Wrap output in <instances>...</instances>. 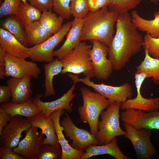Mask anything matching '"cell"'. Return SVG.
<instances>
[{
  "label": "cell",
  "instance_id": "d4e9b609",
  "mask_svg": "<svg viewBox=\"0 0 159 159\" xmlns=\"http://www.w3.org/2000/svg\"><path fill=\"white\" fill-rule=\"evenodd\" d=\"M24 28L28 46L40 44L52 36L45 30L38 21L26 24Z\"/></svg>",
  "mask_w": 159,
  "mask_h": 159
},
{
  "label": "cell",
  "instance_id": "74e56055",
  "mask_svg": "<svg viewBox=\"0 0 159 159\" xmlns=\"http://www.w3.org/2000/svg\"><path fill=\"white\" fill-rule=\"evenodd\" d=\"M0 159H24L14 152L13 148L9 147H0Z\"/></svg>",
  "mask_w": 159,
  "mask_h": 159
},
{
  "label": "cell",
  "instance_id": "7bdbcfd3",
  "mask_svg": "<svg viewBox=\"0 0 159 159\" xmlns=\"http://www.w3.org/2000/svg\"><path fill=\"white\" fill-rule=\"evenodd\" d=\"M152 2L155 4H158L159 2V0H150Z\"/></svg>",
  "mask_w": 159,
  "mask_h": 159
},
{
  "label": "cell",
  "instance_id": "83f0119b",
  "mask_svg": "<svg viewBox=\"0 0 159 159\" xmlns=\"http://www.w3.org/2000/svg\"><path fill=\"white\" fill-rule=\"evenodd\" d=\"M64 19L61 16H57L50 10L42 12L38 21L47 32L52 34L62 28Z\"/></svg>",
  "mask_w": 159,
  "mask_h": 159
},
{
  "label": "cell",
  "instance_id": "9c48e42d",
  "mask_svg": "<svg viewBox=\"0 0 159 159\" xmlns=\"http://www.w3.org/2000/svg\"><path fill=\"white\" fill-rule=\"evenodd\" d=\"M60 123L63 128L64 133L70 140H72L70 145L74 149L85 151V148L91 145H99L95 135L84 129L77 127L67 113Z\"/></svg>",
  "mask_w": 159,
  "mask_h": 159
},
{
  "label": "cell",
  "instance_id": "e0dca14e",
  "mask_svg": "<svg viewBox=\"0 0 159 159\" xmlns=\"http://www.w3.org/2000/svg\"><path fill=\"white\" fill-rule=\"evenodd\" d=\"M65 112L64 109H60L52 113L49 116L53 120L58 142L60 145L62 155L61 159H81L85 151H81L73 148L68 143L63 133V128L60 123V117Z\"/></svg>",
  "mask_w": 159,
  "mask_h": 159
},
{
  "label": "cell",
  "instance_id": "52a82bcc",
  "mask_svg": "<svg viewBox=\"0 0 159 159\" xmlns=\"http://www.w3.org/2000/svg\"><path fill=\"white\" fill-rule=\"evenodd\" d=\"M123 125L126 132L124 137L129 139L136 153V158L140 159H151L157 150L150 140L151 130L145 128L138 130L127 123Z\"/></svg>",
  "mask_w": 159,
  "mask_h": 159
},
{
  "label": "cell",
  "instance_id": "60d3db41",
  "mask_svg": "<svg viewBox=\"0 0 159 159\" xmlns=\"http://www.w3.org/2000/svg\"><path fill=\"white\" fill-rule=\"evenodd\" d=\"M11 117L9 114L0 110V135L4 128L9 122Z\"/></svg>",
  "mask_w": 159,
  "mask_h": 159
},
{
  "label": "cell",
  "instance_id": "30bf717a",
  "mask_svg": "<svg viewBox=\"0 0 159 159\" xmlns=\"http://www.w3.org/2000/svg\"><path fill=\"white\" fill-rule=\"evenodd\" d=\"M92 42L90 55L95 77L99 80H106L110 77L113 70L111 61L107 58L108 47L98 40H94Z\"/></svg>",
  "mask_w": 159,
  "mask_h": 159
},
{
  "label": "cell",
  "instance_id": "8d00e7d4",
  "mask_svg": "<svg viewBox=\"0 0 159 159\" xmlns=\"http://www.w3.org/2000/svg\"><path fill=\"white\" fill-rule=\"evenodd\" d=\"M32 6L41 12L52 10L53 9L52 0H27Z\"/></svg>",
  "mask_w": 159,
  "mask_h": 159
},
{
  "label": "cell",
  "instance_id": "ee69618b",
  "mask_svg": "<svg viewBox=\"0 0 159 159\" xmlns=\"http://www.w3.org/2000/svg\"><path fill=\"white\" fill-rule=\"evenodd\" d=\"M22 2H23L24 3H26L27 1V0H21Z\"/></svg>",
  "mask_w": 159,
  "mask_h": 159
},
{
  "label": "cell",
  "instance_id": "b9f144b4",
  "mask_svg": "<svg viewBox=\"0 0 159 159\" xmlns=\"http://www.w3.org/2000/svg\"><path fill=\"white\" fill-rule=\"evenodd\" d=\"M5 51L0 47V79L2 80L5 76Z\"/></svg>",
  "mask_w": 159,
  "mask_h": 159
},
{
  "label": "cell",
  "instance_id": "7402d4cb",
  "mask_svg": "<svg viewBox=\"0 0 159 159\" xmlns=\"http://www.w3.org/2000/svg\"><path fill=\"white\" fill-rule=\"evenodd\" d=\"M116 137L109 143L103 145L92 144L85 149V152L81 159H87L93 156L108 154L116 159H130V157L124 154L117 145Z\"/></svg>",
  "mask_w": 159,
  "mask_h": 159
},
{
  "label": "cell",
  "instance_id": "44dd1931",
  "mask_svg": "<svg viewBox=\"0 0 159 159\" xmlns=\"http://www.w3.org/2000/svg\"><path fill=\"white\" fill-rule=\"evenodd\" d=\"M0 47L12 56L26 59L29 58L30 48L20 42L11 34L0 28Z\"/></svg>",
  "mask_w": 159,
  "mask_h": 159
},
{
  "label": "cell",
  "instance_id": "7a4b0ae2",
  "mask_svg": "<svg viewBox=\"0 0 159 159\" xmlns=\"http://www.w3.org/2000/svg\"><path fill=\"white\" fill-rule=\"evenodd\" d=\"M118 15L109 10L107 6L95 12L89 11L83 18L81 41L97 40L108 47L114 37Z\"/></svg>",
  "mask_w": 159,
  "mask_h": 159
},
{
  "label": "cell",
  "instance_id": "836d02e7",
  "mask_svg": "<svg viewBox=\"0 0 159 159\" xmlns=\"http://www.w3.org/2000/svg\"><path fill=\"white\" fill-rule=\"evenodd\" d=\"M143 47L151 56L159 58V38H153L146 34L143 38Z\"/></svg>",
  "mask_w": 159,
  "mask_h": 159
},
{
  "label": "cell",
  "instance_id": "8992f818",
  "mask_svg": "<svg viewBox=\"0 0 159 159\" xmlns=\"http://www.w3.org/2000/svg\"><path fill=\"white\" fill-rule=\"evenodd\" d=\"M67 76L74 83L81 82L88 86L92 87L96 92L109 99L112 102H117L122 103L129 99L131 98L132 89L131 85L125 83L119 86L106 85L103 83L97 84L90 80L87 77L81 78L77 75L69 73Z\"/></svg>",
  "mask_w": 159,
  "mask_h": 159
},
{
  "label": "cell",
  "instance_id": "e575fe53",
  "mask_svg": "<svg viewBox=\"0 0 159 159\" xmlns=\"http://www.w3.org/2000/svg\"><path fill=\"white\" fill-rule=\"evenodd\" d=\"M72 0H52V9L64 19H69L71 16L70 4Z\"/></svg>",
  "mask_w": 159,
  "mask_h": 159
},
{
  "label": "cell",
  "instance_id": "484cf974",
  "mask_svg": "<svg viewBox=\"0 0 159 159\" xmlns=\"http://www.w3.org/2000/svg\"><path fill=\"white\" fill-rule=\"evenodd\" d=\"M44 67L45 75L44 96H54L56 93L53 85V79L55 76L61 73L62 69V63L60 60L56 58L53 61L46 63Z\"/></svg>",
  "mask_w": 159,
  "mask_h": 159
},
{
  "label": "cell",
  "instance_id": "f1b7e54d",
  "mask_svg": "<svg viewBox=\"0 0 159 159\" xmlns=\"http://www.w3.org/2000/svg\"><path fill=\"white\" fill-rule=\"evenodd\" d=\"M42 13L27 1L22 2L14 15L24 27L27 24L38 21Z\"/></svg>",
  "mask_w": 159,
  "mask_h": 159
},
{
  "label": "cell",
  "instance_id": "ffe728a7",
  "mask_svg": "<svg viewBox=\"0 0 159 159\" xmlns=\"http://www.w3.org/2000/svg\"><path fill=\"white\" fill-rule=\"evenodd\" d=\"M84 22L83 19L74 18L67 38L62 45L58 49L54 50L53 56L61 59L70 53L81 41V32Z\"/></svg>",
  "mask_w": 159,
  "mask_h": 159
},
{
  "label": "cell",
  "instance_id": "f546056e",
  "mask_svg": "<svg viewBox=\"0 0 159 159\" xmlns=\"http://www.w3.org/2000/svg\"><path fill=\"white\" fill-rule=\"evenodd\" d=\"M2 27L11 34L22 44L28 47L24 27L15 15L7 18L3 22Z\"/></svg>",
  "mask_w": 159,
  "mask_h": 159
},
{
  "label": "cell",
  "instance_id": "2e32d148",
  "mask_svg": "<svg viewBox=\"0 0 159 159\" xmlns=\"http://www.w3.org/2000/svg\"><path fill=\"white\" fill-rule=\"evenodd\" d=\"M76 87V83H74L70 89L61 97L52 101L44 102L40 98L42 95L37 94L33 98L34 102L38 106L41 112H43L49 116L54 111L64 109L67 112L72 113V112L73 104L71 101L75 97L76 94L73 92Z\"/></svg>",
  "mask_w": 159,
  "mask_h": 159
},
{
  "label": "cell",
  "instance_id": "4dcf8cb0",
  "mask_svg": "<svg viewBox=\"0 0 159 159\" xmlns=\"http://www.w3.org/2000/svg\"><path fill=\"white\" fill-rule=\"evenodd\" d=\"M109 10L120 15L135 9L140 4L141 0H109Z\"/></svg>",
  "mask_w": 159,
  "mask_h": 159
},
{
  "label": "cell",
  "instance_id": "7c38bea8",
  "mask_svg": "<svg viewBox=\"0 0 159 159\" xmlns=\"http://www.w3.org/2000/svg\"><path fill=\"white\" fill-rule=\"evenodd\" d=\"M31 126L28 118L19 115L12 117L0 135V146L16 147L22 137V133Z\"/></svg>",
  "mask_w": 159,
  "mask_h": 159
},
{
  "label": "cell",
  "instance_id": "5bb4252c",
  "mask_svg": "<svg viewBox=\"0 0 159 159\" xmlns=\"http://www.w3.org/2000/svg\"><path fill=\"white\" fill-rule=\"evenodd\" d=\"M135 78L137 95L135 98L128 99L121 103L120 109L122 110L133 109L147 112L159 111V97L146 98L143 97L141 93L142 84L147 78L146 74L144 73H135Z\"/></svg>",
  "mask_w": 159,
  "mask_h": 159
},
{
  "label": "cell",
  "instance_id": "ba28073f",
  "mask_svg": "<svg viewBox=\"0 0 159 159\" xmlns=\"http://www.w3.org/2000/svg\"><path fill=\"white\" fill-rule=\"evenodd\" d=\"M72 23V21H70L63 24L58 32L46 41L29 48V58L33 62L49 63L53 61L54 49L69 32Z\"/></svg>",
  "mask_w": 159,
  "mask_h": 159
},
{
  "label": "cell",
  "instance_id": "4fadbf2b",
  "mask_svg": "<svg viewBox=\"0 0 159 159\" xmlns=\"http://www.w3.org/2000/svg\"><path fill=\"white\" fill-rule=\"evenodd\" d=\"M125 110L121 114L124 122L128 123L138 130L145 128L159 130V111L145 112L133 109Z\"/></svg>",
  "mask_w": 159,
  "mask_h": 159
},
{
  "label": "cell",
  "instance_id": "277c9868",
  "mask_svg": "<svg viewBox=\"0 0 159 159\" xmlns=\"http://www.w3.org/2000/svg\"><path fill=\"white\" fill-rule=\"evenodd\" d=\"M92 47L85 42H81L70 53L60 59L62 65L61 74L83 73L85 77L90 78L94 77L90 55Z\"/></svg>",
  "mask_w": 159,
  "mask_h": 159
},
{
  "label": "cell",
  "instance_id": "f6af8a7d",
  "mask_svg": "<svg viewBox=\"0 0 159 159\" xmlns=\"http://www.w3.org/2000/svg\"><path fill=\"white\" fill-rule=\"evenodd\" d=\"M2 3L3 2H2V0H0V5H1Z\"/></svg>",
  "mask_w": 159,
  "mask_h": 159
},
{
  "label": "cell",
  "instance_id": "ac0fdd59",
  "mask_svg": "<svg viewBox=\"0 0 159 159\" xmlns=\"http://www.w3.org/2000/svg\"><path fill=\"white\" fill-rule=\"evenodd\" d=\"M28 118L32 126L40 128L45 135L46 138L44 140L43 144L61 147L56 133L54 123L49 116L41 112Z\"/></svg>",
  "mask_w": 159,
  "mask_h": 159
},
{
  "label": "cell",
  "instance_id": "d6a6232c",
  "mask_svg": "<svg viewBox=\"0 0 159 159\" xmlns=\"http://www.w3.org/2000/svg\"><path fill=\"white\" fill-rule=\"evenodd\" d=\"M70 8L71 15L78 19H83L89 11L87 0H72Z\"/></svg>",
  "mask_w": 159,
  "mask_h": 159
},
{
  "label": "cell",
  "instance_id": "cb8c5ba5",
  "mask_svg": "<svg viewBox=\"0 0 159 159\" xmlns=\"http://www.w3.org/2000/svg\"><path fill=\"white\" fill-rule=\"evenodd\" d=\"M132 21L138 30L145 32L154 38H159V11L155 12L153 19H145L139 15L137 11L131 12Z\"/></svg>",
  "mask_w": 159,
  "mask_h": 159
},
{
  "label": "cell",
  "instance_id": "6da1fadb",
  "mask_svg": "<svg viewBox=\"0 0 159 159\" xmlns=\"http://www.w3.org/2000/svg\"><path fill=\"white\" fill-rule=\"evenodd\" d=\"M116 25L115 34L108 47V55L113 69L119 70L140 51L143 38L128 12L119 15Z\"/></svg>",
  "mask_w": 159,
  "mask_h": 159
},
{
  "label": "cell",
  "instance_id": "5b68a950",
  "mask_svg": "<svg viewBox=\"0 0 159 159\" xmlns=\"http://www.w3.org/2000/svg\"><path fill=\"white\" fill-rule=\"evenodd\" d=\"M121 104L117 102H112L106 110L101 112V120L98 121V131L96 137L99 145L108 144L117 136L126 135V132L121 128L120 123Z\"/></svg>",
  "mask_w": 159,
  "mask_h": 159
},
{
  "label": "cell",
  "instance_id": "8fae6325",
  "mask_svg": "<svg viewBox=\"0 0 159 159\" xmlns=\"http://www.w3.org/2000/svg\"><path fill=\"white\" fill-rule=\"evenodd\" d=\"M5 57V76L18 78L29 76L35 79L39 77L41 70L36 63L6 52Z\"/></svg>",
  "mask_w": 159,
  "mask_h": 159
},
{
  "label": "cell",
  "instance_id": "f35d334b",
  "mask_svg": "<svg viewBox=\"0 0 159 159\" xmlns=\"http://www.w3.org/2000/svg\"><path fill=\"white\" fill-rule=\"evenodd\" d=\"M89 11L95 12L108 6L109 0H87Z\"/></svg>",
  "mask_w": 159,
  "mask_h": 159
},
{
  "label": "cell",
  "instance_id": "603a6c76",
  "mask_svg": "<svg viewBox=\"0 0 159 159\" xmlns=\"http://www.w3.org/2000/svg\"><path fill=\"white\" fill-rule=\"evenodd\" d=\"M0 110L9 114L12 117L19 115L28 118L41 112L32 98L22 103H15L11 101L2 103L0 106Z\"/></svg>",
  "mask_w": 159,
  "mask_h": 159
},
{
  "label": "cell",
  "instance_id": "1f68e13d",
  "mask_svg": "<svg viewBox=\"0 0 159 159\" xmlns=\"http://www.w3.org/2000/svg\"><path fill=\"white\" fill-rule=\"evenodd\" d=\"M62 149L49 144H43L34 159H61Z\"/></svg>",
  "mask_w": 159,
  "mask_h": 159
},
{
  "label": "cell",
  "instance_id": "9a60e30c",
  "mask_svg": "<svg viewBox=\"0 0 159 159\" xmlns=\"http://www.w3.org/2000/svg\"><path fill=\"white\" fill-rule=\"evenodd\" d=\"M38 128L31 127L24 131L25 136L18 145L13 148L14 153L24 159H34L43 145L44 134L38 131Z\"/></svg>",
  "mask_w": 159,
  "mask_h": 159
},
{
  "label": "cell",
  "instance_id": "4316f807",
  "mask_svg": "<svg viewBox=\"0 0 159 159\" xmlns=\"http://www.w3.org/2000/svg\"><path fill=\"white\" fill-rule=\"evenodd\" d=\"M145 57L140 64L136 67L137 73H145L147 78H151L154 82L159 84V58L151 56L144 49Z\"/></svg>",
  "mask_w": 159,
  "mask_h": 159
},
{
  "label": "cell",
  "instance_id": "ab89813d",
  "mask_svg": "<svg viewBox=\"0 0 159 159\" xmlns=\"http://www.w3.org/2000/svg\"><path fill=\"white\" fill-rule=\"evenodd\" d=\"M11 93L10 87L7 86H0V104L10 101Z\"/></svg>",
  "mask_w": 159,
  "mask_h": 159
},
{
  "label": "cell",
  "instance_id": "d6986e66",
  "mask_svg": "<svg viewBox=\"0 0 159 159\" xmlns=\"http://www.w3.org/2000/svg\"><path fill=\"white\" fill-rule=\"evenodd\" d=\"M32 77L27 76L22 78L10 77L7 80L11 93V101L13 103H24L31 99L32 90L31 87Z\"/></svg>",
  "mask_w": 159,
  "mask_h": 159
},
{
  "label": "cell",
  "instance_id": "3957f363",
  "mask_svg": "<svg viewBox=\"0 0 159 159\" xmlns=\"http://www.w3.org/2000/svg\"><path fill=\"white\" fill-rule=\"evenodd\" d=\"M80 90L83 103L77 109L80 119L82 122L88 123L90 132L96 138L98 131L97 123L99 116L101 112L107 108L112 102L100 94L92 91L86 87H82Z\"/></svg>",
  "mask_w": 159,
  "mask_h": 159
},
{
  "label": "cell",
  "instance_id": "d590c367",
  "mask_svg": "<svg viewBox=\"0 0 159 159\" xmlns=\"http://www.w3.org/2000/svg\"><path fill=\"white\" fill-rule=\"evenodd\" d=\"M21 0H4L0 7V17L13 15H14L20 4Z\"/></svg>",
  "mask_w": 159,
  "mask_h": 159
}]
</instances>
